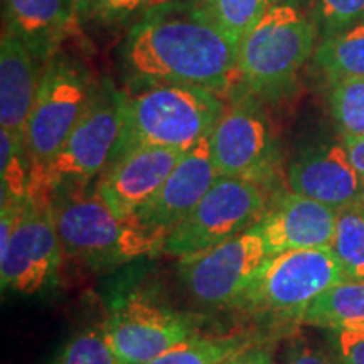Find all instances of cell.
<instances>
[{
    "instance_id": "cell-9",
    "label": "cell",
    "mask_w": 364,
    "mask_h": 364,
    "mask_svg": "<svg viewBox=\"0 0 364 364\" xmlns=\"http://www.w3.org/2000/svg\"><path fill=\"white\" fill-rule=\"evenodd\" d=\"M122 103L124 91L110 83L98 85L85 115L48 164L39 177H31V186L46 188L49 193L65 186L91 184L107 171L115 157L122 136Z\"/></svg>"
},
{
    "instance_id": "cell-27",
    "label": "cell",
    "mask_w": 364,
    "mask_h": 364,
    "mask_svg": "<svg viewBox=\"0 0 364 364\" xmlns=\"http://www.w3.org/2000/svg\"><path fill=\"white\" fill-rule=\"evenodd\" d=\"M361 17H364V0H316L311 14L321 41L338 34Z\"/></svg>"
},
{
    "instance_id": "cell-30",
    "label": "cell",
    "mask_w": 364,
    "mask_h": 364,
    "mask_svg": "<svg viewBox=\"0 0 364 364\" xmlns=\"http://www.w3.org/2000/svg\"><path fill=\"white\" fill-rule=\"evenodd\" d=\"M284 364H336L324 351L299 338L287 346Z\"/></svg>"
},
{
    "instance_id": "cell-15",
    "label": "cell",
    "mask_w": 364,
    "mask_h": 364,
    "mask_svg": "<svg viewBox=\"0 0 364 364\" xmlns=\"http://www.w3.org/2000/svg\"><path fill=\"white\" fill-rule=\"evenodd\" d=\"M292 193L341 209L364 203V179L344 144H317L300 150L287 171Z\"/></svg>"
},
{
    "instance_id": "cell-14",
    "label": "cell",
    "mask_w": 364,
    "mask_h": 364,
    "mask_svg": "<svg viewBox=\"0 0 364 364\" xmlns=\"http://www.w3.org/2000/svg\"><path fill=\"white\" fill-rule=\"evenodd\" d=\"M336 225L338 209L289 191L273 198L253 230L262 236L272 257L290 250L331 247Z\"/></svg>"
},
{
    "instance_id": "cell-32",
    "label": "cell",
    "mask_w": 364,
    "mask_h": 364,
    "mask_svg": "<svg viewBox=\"0 0 364 364\" xmlns=\"http://www.w3.org/2000/svg\"><path fill=\"white\" fill-rule=\"evenodd\" d=\"M343 144L348 150L354 169L364 179V135L356 136V139H343Z\"/></svg>"
},
{
    "instance_id": "cell-23",
    "label": "cell",
    "mask_w": 364,
    "mask_h": 364,
    "mask_svg": "<svg viewBox=\"0 0 364 364\" xmlns=\"http://www.w3.org/2000/svg\"><path fill=\"white\" fill-rule=\"evenodd\" d=\"M198 2L209 19L236 46L272 6L270 0H198Z\"/></svg>"
},
{
    "instance_id": "cell-17",
    "label": "cell",
    "mask_w": 364,
    "mask_h": 364,
    "mask_svg": "<svg viewBox=\"0 0 364 364\" xmlns=\"http://www.w3.org/2000/svg\"><path fill=\"white\" fill-rule=\"evenodd\" d=\"M43 65L24 43L2 33L0 41V129L26 145V129L38 95Z\"/></svg>"
},
{
    "instance_id": "cell-31",
    "label": "cell",
    "mask_w": 364,
    "mask_h": 364,
    "mask_svg": "<svg viewBox=\"0 0 364 364\" xmlns=\"http://www.w3.org/2000/svg\"><path fill=\"white\" fill-rule=\"evenodd\" d=\"M221 364H275L265 349H241Z\"/></svg>"
},
{
    "instance_id": "cell-8",
    "label": "cell",
    "mask_w": 364,
    "mask_h": 364,
    "mask_svg": "<svg viewBox=\"0 0 364 364\" xmlns=\"http://www.w3.org/2000/svg\"><path fill=\"white\" fill-rule=\"evenodd\" d=\"M275 196L253 181L218 176L198 206L167 236L162 252L184 258L245 233L265 216Z\"/></svg>"
},
{
    "instance_id": "cell-19",
    "label": "cell",
    "mask_w": 364,
    "mask_h": 364,
    "mask_svg": "<svg viewBox=\"0 0 364 364\" xmlns=\"http://www.w3.org/2000/svg\"><path fill=\"white\" fill-rule=\"evenodd\" d=\"M304 324L327 331H364V282L346 279L318 297Z\"/></svg>"
},
{
    "instance_id": "cell-7",
    "label": "cell",
    "mask_w": 364,
    "mask_h": 364,
    "mask_svg": "<svg viewBox=\"0 0 364 364\" xmlns=\"http://www.w3.org/2000/svg\"><path fill=\"white\" fill-rule=\"evenodd\" d=\"M97 83L83 63L56 54L44 66L26 129L31 177H39L85 115Z\"/></svg>"
},
{
    "instance_id": "cell-2",
    "label": "cell",
    "mask_w": 364,
    "mask_h": 364,
    "mask_svg": "<svg viewBox=\"0 0 364 364\" xmlns=\"http://www.w3.org/2000/svg\"><path fill=\"white\" fill-rule=\"evenodd\" d=\"M53 216L68 257L107 270L161 253L166 236L135 216H120L98 193L97 184H76L51 193Z\"/></svg>"
},
{
    "instance_id": "cell-3",
    "label": "cell",
    "mask_w": 364,
    "mask_h": 364,
    "mask_svg": "<svg viewBox=\"0 0 364 364\" xmlns=\"http://www.w3.org/2000/svg\"><path fill=\"white\" fill-rule=\"evenodd\" d=\"M225 107V95L196 86L154 85L124 91V125L113 161L144 145L188 152L211 134Z\"/></svg>"
},
{
    "instance_id": "cell-24",
    "label": "cell",
    "mask_w": 364,
    "mask_h": 364,
    "mask_svg": "<svg viewBox=\"0 0 364 364\" xmlns=\"http://www.w3.org/2000/svg\"><path fill=\"white\" fill-rule=\"evenodd\" d=\"M172 0H75L78 24L117 26L132 19H142L154 9Z\"/></svg>"
},
{
    "instance_id": "cell-10",
    "label": "cell",
    "mask_w": 364,
    "mask_h": 364,
    "mask_svg": "<svg viewBox=\"0 0 364 364\" xmlns=\"http://www.w3.org/2000/svg\"><path fill=\"white\" fill-rule=\"evenodd\" d=\"M65 255L53 216L51 193L31 186L16 231L0 252L2 292L36 294L48 289L56 280Z\"/></svg>"
},
{
    "instance_id": "cell-18",
    "label": "cell",
    "mask_w": 364,
    "mask_h": 364,
    "mask_svg": "<svg viewBox=\"0 0 364 364\" xmlns=\"http://www.w3.org/2000/svg\"><path fill=\"white\" fill-rule=\"evenodd\" d=\"M4 33L26 44L41 65H48L75 26V0H2Z\"/></svg>"
},
{
    "instance_id": "cell-11",
    "label": "cell",
    "mask_w": 364,
    "mask_h": 364,
    "mask_svg": "<svg viewBox=\"0 0 364 364\" xmlns=\"http://www.w3.org/2000/svg\"><path fill=\"white\" fill-rule=\"evenodd\" d=\"M198 322L157 299L132 294L112 309L103 336L122 364H147L196 336Z\"/></svg>"
},
{
    "instance_id": "cell-28",
    "label": "cell",
    "mask_w": 364,
    "mask_h": 364,
    "mask_svg": "<svg viewBox=\"0 0 364 364\" xmlns=\"http://www.w3.org/2000/svg\"><path fill=\"white\" fill-rule=\"evenodd\" d=\"M56 364H122L102 331L86 329L65 346Z\"/></svg>"
},
{
    "instance_id": "cell-16",
    "label": "cell",
    "mask_w": 364,
    "mask_h": 364,
    "mask_svg": "<svg viewBox=\"0 0 364 364\" xmlns=\"http://www.w3.org/2000/svg\"><path fill=\"white\" fill-rule=\"evenodd\" d=\"M182 150L167 147H135L117 157L97 182L98 193L120 216H134L161 189Z\"/></svg>"
},
{
    "instance_id": "cell-12",
    "label": "cell",
    "mask_w": 364,
    "mask_h": 364,
    "mask_svg": "<svg viewBox=\"0 0 364 364\" xmlns=\"http://www.w3.org/2000/svg\"><path fill=\"white\" fill-rule=\"evenodd\" d=\"M267 258L265 243L252 228L220 245L181 258L177 270L184 289L198 304L233 307Z\"/></svg>"
},
{
    "instance_id": "cell-6",
    "label": "cell",
    "mask_w": 364,
    "mask_h": 364,
    "mask_svg": "<svg viewBox=\"0 0 364 364\" xmlns=\"http://www.w3.org/2000/svg\"><path fill=\"white\" fill-rule=\"evenodd\" d=\"M346 280L332 247L272 255L233 307L302 321L326 290Z\"/></svg>"
},
{
    "instance_id": "cell-26",
    "label": "cell",
    "mask_w": 364,
    "mask_h": 364,
    "mask_svg": "<svg viewBox=\"0 0 364 364\" xmlns=\"http://www.w3.org/2000/svg\"><path fill=\"white\" fill-rule=\"evenodd\" d=\"M245 349L238 339H206L194 336L147 364H221Z\"/></svg>"
},
{
    "instance_id": "cell-21",
    "label": "cell",
    "mask_w": 364,
    "mask_h": 364,
    "mask_svg": "<svg viewBox=\"0 0 364 364\" xmlns=\"http://www.w3.org/2000/svg\"><path fill=\"white\" fill-rule=\"evenodd\" d=\"M332 250L346 279L364 282V203L338 209Z\"/></svg>"
},
{
    "instance_id": "cell-13",
    "label": "cell",
    "mask_w": 364,
    "mask_h": 364,
    "mask_svg": "<svg viewBox=\"0 0 364 364\" xmlns=\"http://www.w3.org/2000/svg\"><path fill=\"white\" fill-rule=\"evenodd\" d=\"M218 176L208 135L184 152L161 189L134 216L167 238L198 206Z\"/></svg>"
},
{
    "instance_id": "cell-1",
    "label": "cell",
    "mask_w": 364,
    "mask_h": 364,
    "mask_svg": "<svg viewBox=\"0 0 364 364\" xmlns=\"http://www.w3.org/2000/svg\"><path fill=\"white\" fill-rule=\"evenodd\" d=\"M120 56L134 88L196 86L228 97L241 83L238 46L209 19L198 0H172L136 21Z\"/></svg>"
},
{
    "instance_id": "cell-22",
    "label": "cell",
    "mask_w": 364,
    "mask_h": 364,
    "mask_svg": "<svg viewBox=\"0 0 364 364\" xmlns=\"http://www.w3.org/2000/svg\"><path fill=\"white\" fill-rule=\"evenodd\" d=\"M327 103L343 139L364 135V78H344L327 83Z\"/></svg>"
},
{
    "instance_id": "cell-5",
    "label": "cell",
    "mask_w": 364,
    "mask_h": 364,
    "mask_svg": "<svg viewBox=\"0 0 364 364\" xmlns=\"http://www.w3.org/2000/svg\"><path fill=\"white\" fill-rule=\"evenodd\" d=\"M209 147L218 174L253 181L277 191L280 149L263 102L241 83L226 97L225 112L209 134Z\"/></svg>"
},
{
    "instance_id": "cell-25",
    "label": "cell",
    "mask_w": 364,
    "mask_h": 364,
    "mask_svg": "<svg viewBox=\"0 0 364 364\" xmlns=\"http://www.w3.org/2000/svg\"><path fill=\"white\" fill-rule=\"evenodd\" d=\"M0 188L4 201L24 203L29 194L31 164L26 145L0 129Z\"/></svg>"
},
{
    "instance_id": "cell-20",
    "label": "cell",
    "mask_w": 364,
    "mask_h": 364,
    "mask_svg": "<svg viewBox=\"0 0 364 364\" xmlns=\"http://www.w3.org/2000/svg\"><path fill=\"white\" fill-rule=\"evenodd\" d=\"M314 66L327 83L364 78V17L338 34L322 39L314 53Z\"/></svg>"
},
{
    "instance_id": "cell-33",
    "label": "cell",
    "mask_w": 364,
    "mask_h": 364,
    "mask_svg": "<svg viewBox=\"0 0 364 364\" xmlns=\"http://www.w3.org/2000/svg\"><path fill=\"white\" fill-rule=\"evenodd\" d=\"M272 6H290L300 11H306V9H312L316 0H270Z\"/></svg>"
},
{
    "instance_id": "cell-4",
    "label": "cell",
    "mask_w": 364,
    "mask_h": 364,
    "mask_svg": "<svg viewBox=\"0 0 364 364\" xmlns=\"http://www.w3.org/2000/svg\"><path fill=\"white\" fill-rule=\"evenodd\" d=\"M311 17L290 6H270L238 44L240 80L263 103L279 105L299 91L300 70L316 53Z\"/></svg>"
},
{
    "instance_id": "cell-29",
    "label": "cell",
    "mask_w": 364,
    "mask_h": 364,
    "mask_svg": "<svg viewBox=\"0 0 364 364\" xmlns=\"http://www.w3.org/2000/svg\"><path fill=\"white\" fill-rule=\"evenodd\" d=\"M336 354L343 364H364V331H331Z\"/></svg>"
}]
</instances>
